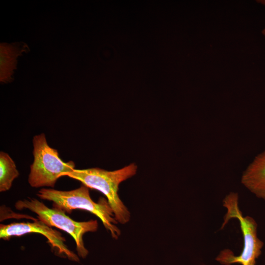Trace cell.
Instances as JSON below:
<instances>
[{"instance_id": "obj_1", "label": "cell", "mask_w": 265, "mask_h": 265, "mask_svg": "<svg viewBox=\"0 0 265 265\" xmlns=\"http://www.w3.org/2000/svg\"><path fill=\"white\" fill-rule=\"evenodd\" d=\"M136 170V165L131 163L114 171H106L99 168L75 169L63 174L62 177L68 176L76 179L89 188L102 192L106 197L116 221L125 224L130 221L131 214L119 197V186L122 182L134 175Z\"/></svg>"}, {"instance_id": "obj_2", "label": "cell", "mask_w": 265, "mask_h": 265, "mask_svg": "<svg viewBox=\"0 0 265 265\" xmlns=\"http://www.w3.org/2000/svg\"><path fill=\"white\" fill-rule=\"evenodd\" d=\"M37 195L41 199L52 201L53 208L65 213H70L75 209L89 212L101 219L113 238L117 239L121 235L120 230L116 225L118 222L107 200L101 198L98 203L95 202L90 197L89 188L84 185L69 191L42 188Z\"/></svg>"}, {"instance_id": "obj_3", "label": "cell", "mask_w": 265, "mask_h": 265, "mask_svg": "<svg viewBox=\"0 0 265 265\" xmlns=\"http://www.w3.org/2000/svg\"><path fill=\"white\" fill-rule=\"evenodd\" d=\"M223 206L227 209L221 229L229 221L236 218L239 223L243 238V247L239 256H235L228 249L221 251L215 260L224 265L239 264L241 265H256V260L261 255L264 242L257 235V224L250 216H243L238 206V195L231 192L223 200Z\"/></svg>"}, {"instance_id": "obj_4", "label": "cell", "mask_w": 265, "mask_h": 265, "mask_svg": "<svg viewBox=\"0 0 265 265\" xmlns=\"http://www.w3.org/2000/svg\"><path fill=\"white\" fill-rule=\"evenodd\" d=\"M33 161L30 165L28 182L33 187H53L58 178L63 174L75 168L72 161L64 162L58 151L48 144L45 135L41 133L33 138Z\"/></svg>"}, {"instance_id": "obj_5", "label": "cell", "mask_w": 265, "mask_h": 265, "mask_svg": "<svg viewBox=\"0 0 265 265\" xmlns=\"http://www.w3.org/2000/svg\"><path fill=\"white\" fill-rule=\"evenodd\" d=\"M17 210L28 209L37 215L38 220L49 227L61 229L72 237L75 241L78 255L84 259L89 252L85 248L83 236L88 232H95L98 227L96 220L78 222L74 220L62 210L50 209L36 199L18 201L15 205Z\"/></svg>"}, {"instance_id": "obj_6", "label": "cell", "mask_w": 265, "mask_h": 265, "mask_svg": "<svg viewBox=\"0 0 265 265\" xmlns=\"http://www.w3.org/2000/svg\"><path fill=\"white\" fill-rule=\"evenodd\" d=\"M39 233L48 239L52 249L58 255H63L71 261L78 262V256L71 251L65 244V238L60 232L53 230L39 220L33 222H17L0 224V238L7 240L13 236H21L28 233Z\"/></svg>"}, {"instance_id": "obj_7", "label": "cell", "mask_w": 265, "mask_h": 265, "mask_svg": "<svg viewBox=\"0 0 265 265\" xmlns=\"http://www.w3.org/2000/svg\"><path fill=\"white\" fill-rule=\"evenodd\" d=\"M241 182L256 196L265 200V151L256 156L244 171Z\"/></svg>"}, {"instance_id": "obj_8", "label": "cell", "mask_w": 265, "mask_h": 265, "mask_svg": "<svg viewBox=\"0 0 265 265\" xmlns=\"http://www.w3.org/2000/svg\"><path fill=\"white\" fill-rule=\"evenodd\" d=\"M28 50L23 42L1 43L0 45V80L2 83L10 81L17 68L18 58Z\"/></svg>"}, {"instance_id": "obj_9", "label": "cell", "mask_w": 265, "mask_h": 265, "mask_svg": "<svg viewBox=\"0 0 265 265\" xmlns=\"http://www.w3.org/2000/svg\"><path fill=\"white\" fill-rule=\"evenodd\" d=\"M19 172L16 164L6 153H0V191L8 190L14 180L18 177Z\"/></svg>"}, {"instance_id": "obj_10", "label": "cell", "mask_w": 265, "mask_h": 265, "mask_svg": "<svg viewBox=\"0 0 265 265\" xmlns=\"http://www.w3.org/2000/svg\"><path fill=\"white\" fill-rule=\"evenodd\" d=\"M262 34L265 36V28L263 30Z\"/></svg>"}]
</instances>
